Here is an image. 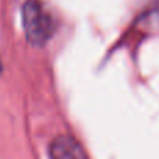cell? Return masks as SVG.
Listing matches in <instances>:
<instances>
[{
  "label": "cell",
  "mask_w": 159,
  "mask_h": 159,
  "mask_svg": "<svg viewBox=\"0 0 159 159\" xmlns=\"http://www.w3.org/2000/svg\"><path fill=\"white\" fill-rule=\"evenodd\" d=\"M22 27L27 41L34 46H43L53 34L52 16L36 0H30L22 7Z\"/></svg>",
  "instance_id": "obj_1"
},
{
  "label": "cell",
  "mask_w": 159,
  "mask_h": 159,
  "mask_svg": "<svg viewBox=\"0 0 159 159\" xmlns=\"http://www.w3.org/2000/svg\"><path fill=\"white\" fill-rule=\"evenodd\" d=\"M50 159H85L81 145L69 135H59L49 147Z\"/></svg>",
  "instance_id": "obj_2"
},
{
  "label": "cell",
  "mask_w": 159,
  "mask_h": 159,
  "mask_svg": "<svg viewBox=\"0 0 159 159\" xmlns=\"http://www.w3.org/2000/svg\"><path fill=\"white\" fill-rule=\"evenodd\" d=\"M0 71H2V61H0Z\"/></svg>",
  "instance_id": "obj_3"
}]
</instances>
